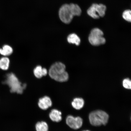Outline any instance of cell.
I'll return each mask as SVG.
<instances>
[{"label":"cell","instance_id":"obj_1","mask_svg":"<svg viewBox=\"0 0 131 131\" xmlns=\"http://www.w3.org/2000/svg\"><path fill=\"white\" fill-rule=\"evenodd\" d=\"M49 73L51 78L57 81L62 82L68 79L69 75L66 71L65 66L61 62H56L52 65Z\"/></svg>","mask_w":131,"mask_h":131},{"label":"cell","instance_id":"obj_2","mask_svg":"<svg viewBox=\"0 0 131 131\" xmlns=\"http://www.w3.org/2000/svg\"><path fill=\"white\" fill-rule=\"evenodd\" d=\"M3 83L9 86L11 93H16L18 94H22L27 87V85L22 84L16 75L13 73H8L6 75V79Z\"/></svg>","mask_w":131,"mask_h":131},{"label":"cell","instance_id":"obj_3","mask_svg":"<svg viewBox=\"0 0 131 131\" xmlns=\"http://www.w3.org/2000/svg\"><path fill=\"white\" fill-rule=\"evenodd\" d=\"M109 118L108 115L104 111L101 110L93 111L89 115L90 123L95 126L105 125L107 123Z\"/></svg>","mask_w":131,"mask_h":131},{"label":"cell","instance_id":"obj_4","mask_svg":"<svg viewBox=\"0 0 131 131\" xmlns=\"http://www.w3.org/2000/svg\"><path fill=\"white\" fill-rule=\"evenodd\" d=\"M103 35L104 34L101 29L97 28L93 29L88 38L90 43L94 46L104 45L105 43L106 40L103 37Z\"/></svg>","mask_w":131,"mask_h":131},{"label":"cell","instance_id":"obj_5","mask_svg":"<svg viewBox=\"0 0 131 131\" xmlns=\"http://www.w3.org/2000/svg\"><path fill=\"white\" fill-rule=\"evenodd\" d=\"M59 15L60 20L65 24H70L73 17L69 5L68 4L63 5L61 6L59 10Z\"/></svg>","mask_w":131,"mask_h":131},{"label":"cell","instance_id":"obj_6","mask_svg":"<svg viewBox=\"0 0 131 131\" xmlns=\"http://www.w3.org/2000/svg\"><path fill=\"white\" fill-rule=\"evenodd\" d=\"M66 122L69 126L75 130L81 128L83 123V119L81 117H75L71 115L68 116L67 117Z\"/></svg>","mask_w":131,"mask_h":131},{"label":"cell","instance_id":"obj_7","mask_svg":"<svg viewBox=\"0 0 131 131\" xmlns=\"http://www.w3.org/2000/svg\"><path fill=\"white\" fill-rule=\"evenodd\" d=\"M52 102L50 98L45 96L39 99L38 105L39 107L43 110H46L52 105Z\"/></svg>","mask_w":131,"mask_h":131},{"label":"cell","instance_id":"obj_8","mask_svg":"<svg viewBox=\"0 0 131 131\" xmlns=\"http://www.w3.org/2000/svg\"><path fill=\"white\" fill-rule=\"evenodd\" d=\"M62 113L60 111L56 109H53L49 114V117L53 122H58L62 119Z\"/></svg>","mask_w":131,"mask_h":131},{"label":"cell","instance_id":"obj_9","mask_svg":"<svg viewBox=\"0 0 131 131\" xmlns=\"http://www.w3.org/2000/svg\"><path fill=\"white\" fill-rule=\"evenodd\" d=\"M34 75L38 78H40L42 77L46 76L48 72L46 69L42 68L40 66H38L34 69Z\"/></svg>","mask_w":131,"mask_h":131},{"label":"cell","instance_id":"obj_10","mask_svg":"<svg viewBox=\"0 0 131 131\" xmlns=\"http://www.w3.org/2000/svg\"><path fill=\"white\" fill-rule=\"evenodd\" d=\"M84 100L82 98H76L74 99L72 103L73 107L76 110H80L82 108L84 105Z\"/></svg>","mask_w":131,"mask_h":131},{"label":"cell","instance_id":"obj_11","mask_svg":"<svg viewBox=\"0 0 131 131\" xmlns=\"http://www.w3.org/2000/svg\"><path fill=\"white\" fill-rule=\"evenodd\" d=\"M68 42L70 43L75 44L77 46L80 45L81 39L79 37L75 34H70L67 38Z\"/></svg>","mask_w":131,"mask_h":131},{"label":"cell","instance_id":"obj_12","mask_svg":"<svg viewBox=\"0 0 131 131\" xmlns=\"http://www.w3.org/2000/svg\"><path fill=\"white\" fill-rule=\"evenodd\" d=\"M96 12L100 17H103L105 15L106 7L103 4H94Z\"/></svg>","mask_w":131,"mask_h":131},{"label":"cell","instance_id":"obj_13","mask_svg":"<svg viewBox=\"0 0 131 131\" xmlns=\"http://www.w3.org/2000/svg\"><path fill=\"white\" fill-rule=\"evenodd\" d=\"M69 5L70 10L73 16L81 15L82 12L81 10L78 5L73 4Z\"/></svg>","mask_w":131,"mask_h":131},{"label":"cell","instance_id":"obj_14","mask_svg":"<svg viewBox=\"0 0 131 131\" xmlns=\"http://www.w3.org/2000/svg\"><path fill=\"white\" fill-rule=\"evenodd\" d=\"M13 52L12 47L8 45H5L2 48H0V54L4 56L10 55Z\"/></svg>","mask_w":131,"mask_h":131},{"label":"cell","instance_id":"obj_15","mask_svg":"<svg viewBox=\"0 0 131 131\" xmlns=\"http://www.w3.org/2000/svg\"><path fill=\"white\" fill-rule=\"evenodd\" d=\"M10 60L7 57H3L0 59V68L3 70H7L9 68Z\"/></svg>","mask_w":131,"mask_h":131},{"label":"cell","instance_id":"obj_16","mask_svg":"<svg viewBox=\"0 0 131 131\" xmlns=\"http://www.w3.org/2000/svg\"><path fill=\"white\" fill-rule=\"evenodd\" d=\"M36 129L37 131H48V126L45 122H38L36 124Z\"/></svg>","mask_w":131,"mask_h":131},{"label":"cell","instance_id":"obj_17","mask_svg":"<svg viewBox=\"0 0 131 131\" xmlns=\"http://www.w3.org/2000/svg\"><path fill=\"white\" fill-rule=\"evenodd\" d=\"M87 13L88 15L94 19H98L100 18L96 12L94 4L88 9Z\"/></svg>","mask_w":131,"mask_h":131},{"label":"cell","instance_id":"obj_18","mask_svg":"<svg viewBox=\"0 0 131 131\" xmlns=\"http://www.w3.org/2000/svg\"><path fill=\"white\" fill-rule=\"evenodd\" d=\"M123 17L125 20L128 22L131 21V11L130 10H126L124 11L122 14Z\"/></svg>","mask_w":131,"mask_h":131},{"label":"cell","instance_id":"obj_19","mask_svg":"<svg viewBox=\"0 0 131 131\" xmlns=\"http://www.w3.org/2000/svg\"><path fill=\"white\" fill-rule=\"evenodd\" d=\"M123 86L124 88L127 89H131V82L128 78L125 79L123 82Z\"/></svg>","mask_w":131,"mask_h":131},{"label":"cell","instance_id":"obj_20","mask_svg":"<svg viewBox=\"0 0 131 131\" xmlns=\"http://www.w3.org/2000/svg\"><path fill=\"white\" fill-rule=\"evenodd\" d=\"M90 131L88 130H84V131Z\"/></svg>","mask_w":131,"mask_h":131}]
</instances>
